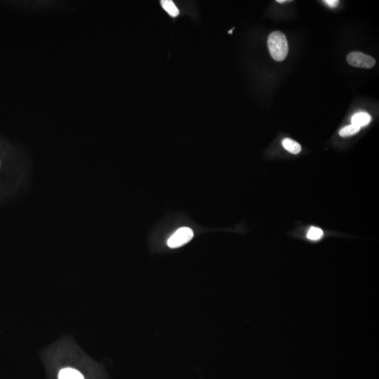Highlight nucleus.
I'll use <instances>...</instances> for the list:
<instances>
[{"label":"nucleus","instance_id":"nucleus-1","mask_svg":"<svg viewBox=\"0 0 379 379\" xmlns=\"http://www.w3.org/2000/svg\"><path fill=\"white\" fill-rule=\"evenodd\" d=\"M268 45L271 56L276 61H282L287 56L289 46L284 34L279 31L270 34Z\"/></svg>","mask_w":379,"mask_h":379},{"label":"nucleus","instance_id":"nucleus-2","mask_svg":"<svg viewBox=\"0 0 379 379\" xmlns=\"http://www.w3.org/2000/svg\"><path fill=\"white\" fill-rule=\"evenodd\" d=\"M193 236V231L190 227H181L168 239V247L171 249L183 247L191 241Z\"/></svg>","mask_w":379,"mask_h":379},{"label":"nucleus","instance_id":"nucleus-3","mask_svg":"<svg viewBox=\"0 0 379 379\" xmlns=\"http://www.w3.org/2000/svg\"><path fill=\"white\" fill-rule=\"evenodd\" d=\"M347 61L353 67L370 69L375 66V59L362 52H351L347 55Z\"/></svg>","mask_w":379,"mask_h":379},{"label":"nucleus","instance_id":"nucleus-4","mask_svg":"<svg viewBox=\"0 0 379 379\" xmlns=\"http://www.w3.org/2000/svg\"><path fill=\"white\" fill-rule=\"evenodd\" d=\"M371 120H372V117L370 114L367 112H359L352 117V124L361 128L370 124Z\"/></svg>","mask_w":379,"mask_h":379},{"label":"nucleus","instance_id":"nucleus-5","mask_svg":"<svg viewBox=\"0 0 379 379\" xmlns=\"http://www.w3.org/2000/svg\"><path fill=\"white\" fill-rule=\"evenodd\" d=\"M58 379H84L80 372L71 368L63 369L59 372Z\"/></svg>","mask_w":379,"mask_h":379},{"label":"nucleus","instance_id":"nucleus-6","mask_svg":"<svg viewBox=\"0 0 379 379\" xmlns=\"http://www.w3.org/2000/svg\"><path fill=\"white\" fill-rule=\"evenodd\" d=\"M282 146L286 151L294 155L299 154L301 151V146L294 140L286 138L282 141Z\"/></svg>","mask_w":379,"mask_h":379},{"label":"nucleus","instance_id":"nucleus-7","mask_svg":"<svg viewBox=\"0 0 379 379\" xmlns=\"http://www.w3.org/2000/svg\"><path fill=\"white\" fill-rule=\"evenodd\" d=\"M161 5L164 8L165 11L170 16L176 17L179 15V10L174 4L173 1L171 0H162L161 1Z\"/></svg>","mask_w":379,"mask_h":379},{"label":"nucleus","instance_id":"nucleus-8","mask_svg":"<svg viewBox=\"0 0 379 379\" xmlns=\"http://www.w3.org/2000/svg\"><path fill=\"white\" fill-rule=\"evenodd\" d=\"M360 130V127L351 124V125L345 126L343 129H341V131H339V134L342 137H347V136H351L358 134Z\"/></svg>","mask_w":379,"mask_h":379},{"label":"nucleus","instance_id":"nucleus-9","mask_svg":"<svg viewBox=\"0 0 379 379\" xmlns=\"http://www.w3.org/2000/svg\"><path fill=\"white\" fill-rule=\"evenodd\" d=\"M323 231L320 228L312 227L308 232L307 237L309 240L316 241L320 240L323 237Z\"/></svg>","mask_w":379,"mask_h":379},{"label":"nucleus","instance_id":"nucleus-10","mask_svg":"<svg viewBox=\"0 0 379 379\" xmlns=\"http://www.w3.org/2000/svg\"><path fill=\"white\" fill-rule=\"evenodd\" d=\"M324 2L328 5L330 7L332 8L336 7L338 4H339L338 0H326V1H324Z\"/></svg>","mask_w":379,"mask_h":379},{"label":"nucleus","instance_id":"nucleus-11","mask_svg":"<svg viewBox=\"0 0 379 379\" xmlns=\"http://www.w3.org/2000/svg\"><path fill=\"white\" fill-rule=\"evenodd\" d=\"M277 3H279V4H283L284 2H288V1H287V0H277Z\"/></svg>","mask_w":379,"mask_h":379}]
</instances>
